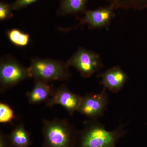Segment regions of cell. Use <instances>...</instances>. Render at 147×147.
<instances>
[{
    "mask_svg": "<svg viewBox=\"0 0 147 147\" xmlns=\"http://www.w3.org/2000/svg\"><path fill=\"white\" fill-rule=\"evenodd\" d=\"M126 125L121 123L115 129L108 131L97 119H90L78 131L75 147H117L119 139L126 134Z\"/></svg>",
    "mask_w": 147,
    "mask_h": 147,
    "instance_id": "1",
    "label": "cell"
},
{
    "mask_svg": "<svg viewBox=\"0 0 147 147\" xmlns=\"http://www.w3.org/2000/svg\"><path fill=\"white\" fill-rule=\"evenodd\" d=\"M77 133L67 119H43L42 147H75Z\"/></svg>",
    "mask_w": 147,
    "mask_h": 147,
    "instance_id": "2",
    "label": "cell"
},
{
    "mask_svg": "<svg viewBox=\"0 0 147 147\" xmlns=\"http://www.w3.org/2000/svg\"><path fill=\"white\" fill-rule=\"evenodd\" d=\"M67 63L49 59H32L28 68L30 77L47 82L67 81L71 74Z\"/></svg>",
    "mask_w": 147,
    "mask_h": 147,
    "instance_id": "3",
    "label": "cell"
},
{
    "mask_svg": "<svg viewBox=\"0 0 147 147\" xmlns=\"http://www.w3.org/2000/svg\"><path fill=\"white\" fill-rule=\"evenodd\" d=\"M67 63L76 69L84 78H90L103 66L99 54L82 47L78 49Z\"/></svg>",
    "mask_w": 147,
    "mask_h": 147,
    "instance_id": "4",
    "label": "cell"
},
{
    "mask_svg": "<svg viewBox=\"0 0 147 147\" xmlns=\"http://www.w3.org/2000/svg\"><path fill=\"white\" fill-rule=\"evenodd\" d=\"M30 77L28 68L21 65L14 59H2L0 63L1 92L14 86Z\"/></svg>",
    "mask_w": 147,
    "mask_h": 147,
    "instance_id": "5",
    "label": "cell"
},
{
    "mask_svg": "<svg viewBox=\"0 0 147 147\" xmlns=\"http://www.w3.org/2000/svg\"><path fill=\"white\" fill-rule=\"evenodd\" d=\"M106 90L102 89L98 93H88L82 96L78 112L90 119L102 117L107 109L108 96Z\"/></svg>",
    "mask_w": 147,
    "mask_h": 147,
    "instance_id": "6",
    "label": "cell"
},
{
    "mask_svg": "<svg viewBox=\"0 0 147 147\" xmlns=\"http://www.w3.org/2000/svg\"><path fill=\"white\" fill-rule=\"evenodd\" d=\"M114 9L109 5L99 7L94 10L87 9L84 13V18L76 16L79 21V25L88 24L90 30L106 28L110 25L112 20L116 16Z\"/></svg>",
    "mask_w": 147,
    "mask_h": 147,
    "instance_id": "7",
    "label": "cell"
},
{
    "mask_svg": "<svg viewBox=\"0 0 147 147\" xmlns=\"http://www.w3.org/2000/svg\"><path fill=\"white\" fill-rule=\"evenodd\" d=\"M82 96L69 90L66 86L62 85L55 90L46 105L49 108L55 105H61L70 115L78 111Z\"/></svg>",
    "mask_w": 147,
    "mask_h": 147,
    "instance_id": "8",
    "label": "cell"
},
{
    "mask_svg": "<svg viewBox=\"0 0 147 147\" xmlns=\"http://www.w3.org/2000/svg\"><path fill=\"white\" fill-rule=\"evenodd\" d=\"M97 77L101 79L100 84L103 88L113 93L119 92L128 80V76L120 67L116 66L98 74Z\"/></svg>",
    "mask_w": 147,
    "mask_h": 147,
    "instance_id": "9",
    "label": "cell"
},
{
    "mask_svg": "<svg viewBox=\"0 0 147 147\" xmlns=\"http://www.w3.org/2000/svg\"><path fill=\"white\" fill-rule=\"evenodd\" d=\"M55 90L47 82L35 80L34 86L26 94L28 102L31 104L46 102L52 96Z\"/></svg>",
    "mask_w": 147,
    "mask_h": 147,
    "instance_id": "10",
    "label": "cell"
},
{
    "mask_svg": "<svg viewBox=\"0 0 147 147\" xmlns=\"http://www.w3.org/2000/svg\"><path fill=\"white\" fill-rule=\"evenodd\" d=\"M89 0H60L59 5L57 11L60 16L84 13L87 10Z\"/></svg>",
    "mask_w": 147,
    "mask_h": 147,
    "instance_id": "11",
    "label": "cell"
},
{
    "mask_svg": "<svg viewBox=\"0 0 147 147\" xmlns=\"http://www.w3.org/2000/svg\"><path fill=\"white\" fill-rule=\"evenodd\" d=\"M8 138L11 147H29L31 144V134L23 124L13 129Z\"/></svg>",
    "mask_w": 147,
    "mask_h": 147,
    "instance_id": "12",
    "label": "cell"
},
{
    "mask_svg": "<svg viewBox=\"0 0 147 147\" xmlns=\"http://www.w3.org/2000/svg\"><path fill=\"white\" fill-rule=\"evenodd\" d=\"M7 36L11 42L15 46L24 47L29 44L30 36L28 34L18 29L9 30Z\"/></svg>",
    "mask_w": 147,
    "mask_h": 147,
    "instance_id": "13",
    "label": "cell"
},
{
    "mask_svg": "<svg viewBox=\"0 0 147 147\" xmlns=\"http://www.w3.org/2000/svg\"><path fill=\"white\" fill-rule=\"evenodd\" d=\"M15 118V114L10 106L6 103L1 102L0 122L1 123L11 122Z\"/></svg>",
    "mask_w": 147,
    "mask_h": 147,
    "instance_id": "14",
    "label": "cell"
},
{
    "mask_svg": "<svg viewBox=\"0 0 147 147\" xmlns=\"http://www.w3.org/2000/svg\"><path fill=\"white\" fill-rule=\"evenodd\" d=\"M12 9L11 3L6 2H0V20L1 21L9 19L13 17Z\"/></svg>",
    "mask_w": 147,
    "mask_h": 147,
    "instance_id": "15",
    "label": "cell"
},
{
    "mask_svg": "<svg viewBox=\"0 0 147 147\" xmlns=\"http://www.w3.org/2000/svg\"><path fill=\"white\" fill-rule=\"evenodd\" d=\"M38 1V0H15L11 4L12 10H19L32 4Z\"/></svg>",
    "mask_w": 147,
    "mask_h": 147,
    "instance_id": "16",
    "label": "cell"
},
{
    "mask_svg": "<svg viewBox=\"0 0 147 147\" xmlns=\"http://www.w3.org/2000/svg\"><path fill=\"white\" fill-rule=\"evenodd\" d=\"M8 136L1 131L0 134V147H11Z\"/></svg>",
    "mask_w": 147,
    "mask_h": 147,
    "instance_id": "17",
    "label": "cell"
}]
</instances>
